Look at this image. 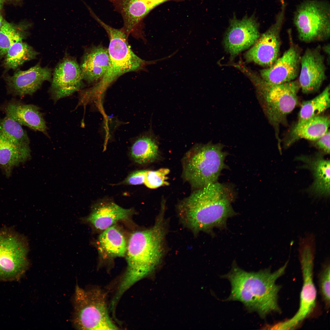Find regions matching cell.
I'll list each match as a JSON object with an SVG mask.
<instances>
[{
	"label": "cell",
	"instance_id": "1",
	"mask_svg": "<svg viewBox=\"0 0 330 330\" xmlns=\"http://www.w3.org/2000/svg\"><path fill=\"white\" fill-rule=\"evenodd\" d=\"M234 196L229 186L216 182L198 189L182 201L178 207L179 216L196 233L224 227L228 218L235 215L232 206Z\"/></svg>",
	"mask_w": 330,
	"mask_h": 330
},
{
	"label": "cell",
	"instance_id": "2",
	"mask_svg": "<svg viewBox=\"0 0 330 330\" xmlns=\"http://www.w3.org/2000/svg\"><path fill=\"white\" fill-rule=\"evenodd\" d=\"M288 263L273 272L267 269L248 272L234 266L226 276L232 286L229 299L241 302L262 317L272 312L280 313L278 301L281 286L276 281L284 273Z\"/></svg>",
	"mask_w": 330,
	"mask_h": 330
},
{
	"label": "cell",
	"instance_id": "3",
	"mask_svg": "<svg viewBox=\"0 0 330 330\" xmlns=\"http://www.w3.org/2000/svg\"><path fill=\"white\" fill-rule=\"evenodd\" d=\"M163 214L160 212L152 228L134 232L130 236L125 255L127 268L116 295L117 297L149 273L162 258L166 231Z\"/></svg>",
	"mask_w": 330,
	"mask_h": 330
},
{
	"label": "cell",
	"instance_id": "4",
	"mask_svg": "<svg viewBox=\"0 0 330 330\" xmlns=\"http://www.w3.org/2000/svg\"><path fill=\"white\" fill-rule=\"evenodd\" d=\"M95 20L104 28L109 38L108 49L110 65L106 73L95 85L86 89L88 95L94 98L102 94L113 82L127 72L145 69L146 66L165 60H144L136 55L128 43L127 35L122 28L116 29L106 24L98 17Z\"/></svg>",
	"mask_w": 330,
	"mask_h": 330
},
{
	"label": "cell",
	"instance_id": "5",
	"mask_svg": "<svg viewBox=\"0 0 330 330\" xmlns=\"http://www.w3.org/2000/svg\"><path fill=\"white\" fill-rule=\"evenodd\" d=\"M240 69L254 84L262 99L266 113L274 128L280 148L279 128L281 125L286 123L288 115L297 105L298 93L300 88L298 81L273 84L264 80L256 73L244 67Z\"/></svg>",
	"mask_w": 330,
	"mask_h": 330
},
{
	"label": "cell",
	"instance_id": "6",
	"mask_svg": "<svg viewBox=\"0 0 330 330\" xmlns=\"http://www.w3.org/2000/svg\"><path fill=\"white\" fill-rule=\"evenodd\" d=\"M220 144L196 146L188 152L183 160V176L193 187L201 188L217 182L227 154Z\"/></svg>",
	"mask_w": 330,
	"mask_h": 330
},
{
	"label": "cell",
	"instance_id": "7",
	"mask_svg": "<svg viewBox=\"0 0 330 330\" xmlns=\"http://www.w3.org/2000/svg\"><path fill=\"white\" fill-rule=\"evenodd\" d=\"M72 322L81 330H115L108 312L106 296L97 289L85 291L78 285L74 299Z\"/></svg>",
	"mask_w": 330,
	"mask_h": 330
},
{
	"label": "cell",
	"instance_id": "8",
	"mask_svg": "<svg viewBox=\"0 0 330 330\" xmlns=\"http://www.w3.org/2000/svg\"><path fill=\"white\" fill-rule=\"evenodd\" d=\"M294 24L298 37L306 42L321 41L330 35V6L326 1L306 0L295 12Z\"/></svg>",
	"mask_w": 330,
	"mask_h": 330
},
{
	"label": "cell",
	"instance_id": "9",
	"mask_svg": "<svg viewBox=\"0 0 330 330\" xmlns=\"http://www.w3.org/2000/svg\"><path fill=\"white\" fill-rule=\"evenodd\" d=\"M27 238L9 228L0 229V280H16L29 266Z\"/></svg>",
	"mask_w": 330,
	"mask_h": 330
},
{
	"label": "cell",
	"instance_id": "10",
	"mask_svg": "<svg viewBox=\"0 0 330 330\" xmlns=\"http://www.w3.org/2000/svg\"><path fill=\"white\" fill-rule=\"evenodd\" d=\"M303 283L300 293L299 307L291 318L277 324L279 330L293 329L312 312L316 305L317 291L313 280L315 252L305 249L299 253Z\"/></svg>",
	"mask_w": 330,
	"mask_h": 330
},
{
	"label": "cell",
	"instance_id": "11",
	"mask_svg": "<svg viewBox=\"0 0 330 330\" xmlns=\"http://www.w3.org/2000/svg\"><path fill=\"white\" fill-rule=\"evenodd\" d=\"M280 10L274 23L259 38L245 54L247 61L269 67L278 58L281 45L280 32L284 20L286 3L280 0Z\"/></svg>",
	"mask_w": 330,
	"mask_h": 330
},
{
	"label": "cell",
	"instance_id": "12",
	"mask_svg": "<svg viewBox=\"0 0 330 330\" xmlns=\"http://www.w3.org/2000/svg\"><path fill=\"white\" fill-rule=\"evenodd\" d=\"M83 80L80 65L75 59L65 56L54 71L49 89L52 99L56 101L81 90Z\"/></svg>",
	"mask_w": 330,
	"mask_h": 330
},
{
	"label": "cell",
	"instance_id": "13",
	"mask_svg": "<svg viewBox=\"0 0 330 330\" xmlns=\"http://www.w3.org/2000/svg\"><path fill=\"white\" fill-rule=\"evenodd\" d=\"M259 25L254 14L246 15L241 20L234 15L224 40L226 50L234 56L254 44L260 35Z\"/></svg>",
	"mask_w": 330,
	"mask_h": 330
},
{
	"label": "cell",
	"instance_id": "14",
	"mask_svg": "<svg viewBox=\"0 0 330 330\" xmlns=\"http://www.w3.org/2000/svg\"><path fill=\"white\" fill-rule=\"evenodd\" d=\"M115 10L121 16L122 28L127 35H130L145 40L142 20L155 6L152 0H108Z\"/></svg>",
	"mask_w": 330,
	"mask_h": 330
},
{
	"label": "cell",
	"instance_id": "15",
	"mask_svg": "<svg viewBox=\"0 0 330 330\" xmlns=\"http://www.w3.org/2000/svg\"><path fill=\"white\" fill-rule=\"evenodd\" d=\"M299 82L303 93L317 91L326 78L324 57L319 48L307 49L300 57Z\"/></svg>",
	"mask_w": 330,
	"mask_h": 330
},
{
	"label": "cell",
	"instance_id": "16",
	"mask_svg": "<svg viewBox=\"0 0 330 330\" xmlns=\"http://www.w3.org/2000/svg\"><path fill=\"white\" fill-rule=\"evenodd\" d=\"M51 73L50 68L42 67L39 63L26 70H19L6 78L8 90L14 95H32L44 81L50 79Z\"/></svg>",
	"mask_w": 330,
	"mask_h": 330
},
{
	"label": "cell",
	"instance_id": "17",
	"mask_svg": "<svg viewBox=\"0 0 330 330\" xmlns=\"http://www.w3.org/2000/svg\"><path fill=\"white\" fill-rule=\"evenodd\" d=\"M300 57L298 49L292 45L272 65L261 70L260 76L273 84L293 81L299 74Z\"/></svg>",
	"mask_w": 330,
	"mask_h": 330
},
{
	"label": "cell",
	"instance_id": "18",
	"mask_svg": "<svg viewBox=\"0 0 330 330\" xmlns=\"http://www.w3.org/2000/svg\"><path fill=\"white\" fill-rule=\"evenodd\" d=\"M4 111L6 116L13 119L21 125L48 136L46 122L37 106L12 100L5 105Z\"/></svg>",
	"mask_w": 330,
	"mask_h": 330
},
{
	"label": "cell",
	"instance_id": "19",
	"mask_svg": "<svg viewBox=\"0 0 330 330\" xmlns=\"http://www.w3.org/2000/svg\"><path fill=\"white\" fill-rule=\"evenodd\" d=\"M110 62L108 49L99 46L89 50L80 65L83 80L89 83L99 81L106 73Z\"/></svg>",
	"mask_w": 330,
	"mask_h": 330
},
{
	"label": "cell",
	"instance_id": "20",
	"mask_svg": "<svg viewBox=\"0 0 330 330\" xmlns=\"http://www.w3.org/2000/svg\"><path fill=\"white\" fill-rule=\"evenodd\" d=\"M100 203L93 208L87 217L80 219L97 229L104 230L119 221L127 219L132 213L131 210L113 202Z\"/></svg>",
	"mask_w": 330,
	"mask_h": 330
},
{
	"label": "cell",
	"instance_id": "21",
	"mask_svg": "<svg viewBox=\"0 0 330 330\" xmlns=\"http://www.w3.org/2000/svg\"><path fill=\"white\" fill-rule=\"evenodd\" d=\"M297 159L303 162L306 168L312 172L314 182L309 189L319 197H327L330 195V161L320 154L313 156H302Z\"/></svg>",
	"mask_w": 330,
	"mask_h": 330
},
{
	"label": "cell",
	"instance_id": "22",
	"mask_svg": "<svg viewBox=\"0 0 330 330\" xmlns=\"http://www.w3.org/2000/svg\"><path fill=\"white\" fill-rule=\"evenodd\" d=\"M329 126V118L320 115L302 123H297L290 132L285 145L288 147L302 138L316 141L328 130Z\"/></svg>",
	"mask_w": 330,
	"mask_h": 330
},
{
	"label": "cell",
	"instance_id": "23",
	"mask_svg": "<svg viewBox=\"0 0 330 330\" xmlns=\"http://www.w3.org/2000/svg\"><path fill=\"white\" fill-rule=\"evenodd\" d=\"M30 156L29 146H19L0 135V169L7 177L14 167L24 163Z\"/></svg>",
	"mask_w": 330,
	"mask_h": 330
},
{
	"label": "cell",
	"instance_id": "24",
	"mask_svg": "<svg viewBox=\"0 0 330 330\" xmlns=\"http://www.w3.org/2000/svg\"><path fill=\"white\" fill-rule=\"evenodd\" d=\"M101 253L108 257H122L126 255L127 244L120 231L112 226L104 230L98 238Z\"/></svg>",
	"mask_w": 330,
	"mask_h": 330
},
{
	"label": "cell",
	"instance_id": "25",
	"mask_svg": "<svg viewBox=\"0 0 330 330\" xmlns=\"http://www.w3.org/2000/svg\"><path fill=\"white\" fill-rule=\"evenodd\" d=\"M330 86H327L319 95L301 105L297 123L305 121L320 115L330 107Z\"/></svg>",
	"mask_w": 330,
	"mask_h": 330
},
{
	"label": "cell",
	"instance_id": "26",
	"mask_svg": "<svg viewBox=\"0 0 330 330\" xmlns=\"http://www.w3.org/2000/svg\"><path fill=\"white\" fill-rule=\"evenodd\" d=\"M38 54L31 46L22 41L15 43L8 50L4 61L7 69H15L25 62L33 59Z\"/></svg>",
	"mask_w": 330,
	"mask_h": 330
},
{
	"label": "cell",
	"instance_id": "27",
	"mask_svg": "<svg viewBox=\"0 0 330 330\" xmlns=\"http://www.w3.org/2000/svg\"><path fill=\"white\" fill-rule=\"evenodd\" d=\"M131 157L136 163L145 164L154 161L158 155V146L154 141L148 137L136 140L131 147Z\"/></svg>",
	"mask_w": 330,
	"mask_h": 330
},
{
	"label": "cell",
	"instance_id": "28",
	"mask_svg": "<svg viewBox=\"0 0 330 330\" xmlns=\"http://www.w3.org/2000/svg\"><path fill=\"white\" fill-rule=\"evenodd\" d=\"M19 26L4 20L0 27V56L6 54L13 44L22 41L27 36L29 26Z\"/></svg>",
	"mask_w": 330,
	"mask_h": 330
},
{
	"label": "cell",
	"instance_id": "29",
	"mask_svg": "<svg viewBox=\"0 0 330 330\" xmlns=\"http://www.w3.org/2000/svg\"><path fill=\"white\" fill-rule=\"evenodd\" d=\"M0 135L22 147L29 146L30 139L22 125L6 116L0 118Z\"/></svg>",
	"mask_w": 330,
	"mask_h": 330
},
{
	"label": "cell",
	"instance_id": "30",
	"mask_svg": "<svg viewBox=\"0 0 330 330\" xmlns=\"http://www.w3.org/2000/svg\"><path fill=\"white\" fill-rule=\"evenodd\" d=\"M169 172V169L165 168H160L156 170H148L144 183L148 188L151 189L168 185V183L166 181L167 179L166 176Z\"/></svg>",
	"mask_w": 330,
	"mask_h": 330
},
{
	"label": "cell",
	"instance_id": "31",
	"mask_svg": "<svg viewBox=\"0 0 330 330\" xmlns=\"http://www.w3.org/2000/svg\"><path fill=\"white\" fill-rule=\"evenodd\" d=\"M330 265L326 264L321 273L319 279L320 292L327 307L330 305Z\"/></svg>",
	"mask_w": 330,
	"mask_h": 330
},
{
	"label": "cell",
	"instance_id": "32",
	"mask_svg": "<svg viewBox=\"0 0 330 330\" xmlns=\"http://www.w3.org/2000/svg\"><path fill=\"white\" fill-rule=\"evenodd\" d=\"M148 170L136 171L130 174L125 180L127 184L131 185H140L144 183L146 174Z\"/></svg>",
	"mask_w": 330,
	"mask_h": 330
},
{
	"label": "cell",
	"instance_id": "33",
	"mask_svg": "<svg viewBox=\"0 0 330 330\" xmlns=\"http://www.w3.org/2000/svg\"><path fill=\"white\" fill-rule=\"evenodd\" d=\"M330 131L328 130L324 134L317 140L315 146L323 153H330Z\"/></svg>",
	"mask_w": 330,
	"mask_h": 330
},
{
	"label": "cell",
	"instance_id": "34",
	"mask_svg": "<svg viewBox=\"0 0 330 330\" xmlns=\"http://www.w3.org/2000/svg\"><path fill=\"white\" fill-rule=\"evenodd\" d=\"M21 0H0V9L2 8L4 4L7 3H16Z\"/></svg>",
	"mask_w": 330,
	"mask_h": 330
},
{
	"label": "cell",
	"instance_id": "35",
	"mask_svg": "<svg viewBox=\"0 0 330 330\" xmlns=\"http://www.w3.org/2000/svg\"><path fill=\"white\" fill-rule=\"evenodd\" d=\"M154 5H156L163 2L167 0H152Z\"/></svg>",
	"mask_w": 330,
	"mask_h": 330
},
{
	"label": "cell",
	"instance_id": "36",
	"mask_svg": "<svg viewBox=\"0 0 330 330\" xmlns=\"http://www.w3.org/2000/svg\"><path fill=\"white\" fill-rule=\"evenodd\" d=\"M3 21L4 20H3V17L0 13V27L1 26Z\"/></svg>",
	"mask_w": 330,
	"mask_h": 330
}]
</instances>
